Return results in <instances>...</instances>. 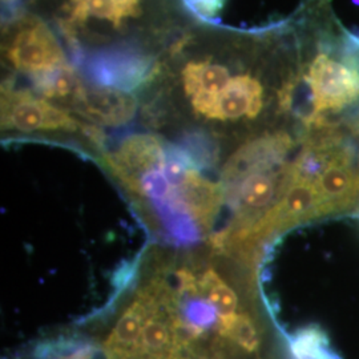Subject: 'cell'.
Instances as JSON below:
<instances>
[{
	"label": "cell",
	"mask_w": 359,
	"mask_h": 359,
	"mask_svg": "<svg viewBox=\"0 0 359 359\" xmlns=\"http://www.w3.org/2000/svg\"><path fill=\"white\" fill-rule=\"evenodd\" d=\"M299 56L292 22L256 31L192 23L156 62L145 90L210 123L255 120L270 99L293 107Z\"/></svg>",
	"instance_id": "6da1fadb"
},
{
	"label": "cell",
	"mask_w": 359,
	"mask_h": 359,
	"mask_svg": "<svg viewBox=\"0 0 359 359\" xmlns=\"http://www.w3.org/2000/svg\"><path fill=\"white\" fill-rule=\"evenodd\" d=\"M100 86H144L156 62L192 25L181 0H31Z\"/></svg>",
	"instance_id": "7a4b0ae2"
},
{
	"label": "cell",
	"mask_w": 359,
	"mask_h": 359,
	"mask_svg": "<svg viewBox=\"0 0 359 359\" xmlns=\"http://www.w3.org/2000/svg\"><path fill=\"white\" fill-rule=\"evenodd\" d=\"M290 22L299 56L297 97L304 95L311 107L306 121L355 103L359 99V36L341 25L332 0H305Z\"/></svg>",
	"instance_id": "3957f363"
},
{
	"label": "cell",
	"mask_w": 359,
	"mask_h": 359,
	"mask_svg": "<svg viewBox=\"0 0 359 359\" xmlns=\"http://www.w3.org/2000/svg\"><path fill=\"white\" fill-rule=\"evenodd\" d=\"M1 60L6 79H26L28 90L67 111L88 87L69 63L57 34L34 11L18 13L6 23Z\"/></svg>",
	"instance_id": "277c9868"
},
{
	"label": "cell",
	"mask_w": 359,
	"mask_h": 359,
	"mask_svg": "<svg viewBox=\"0 0 359 359\" xmlns=\"http://www.w3.org/2000/svg\"><path fill=\"white\" fill-rule=\"evenodd\" d=\"M88 123L79 121L69 111L40 97L13 81L1 86V128L23 133L80 132L86 137ZM87 139V137H86Z\"/></svg>",
	"instance_id": "5b68a950"
},
{
	"label": "cell",
	"mask_w": 359,
	"mask_h": 359,
	"mask_svg": "<svg viewBox=\"0 0 359 359\" xmlns=\"http://www.w3.org/2000/svg\"><path fill=\"white\" fill-rule=\"evenodd\" d=\"M292 145L290 137L278 132L245 144L231 156L222 172V184L234 185L248 175L274 167Z\"/></svg>",
	"instance_id": "8992f818"
},
{
	"label": "cell",
	"mask_w": 359,
	"mask_h": 359,
	"mask_svg": "<svg viewBox=\"0 0 359 359\" xmlns=\"http://www.w3.org/2000/svg\"><path fill=\"white\" fill-rule=\"evenodd\" d=\"M137 107L136 99L126 90L88 84L72 112L95 124L121 126L128 123Z\"/></svg>",
	"instance_id": "52a82bcc"
},
{
	"label": "cell",
	"mask_w": 359,
	"mask_h": 359,
	"mask_svg": "<svg viewBox=\"0 0 359 359\" xmlns=\"http://www.w3.org/2000/svg\"><path fill=\"white\" fill-rule=\"evenodd\" d=\"M175 189L193 221L200 229L208 231L224 197L222 185L210 182L197 169H192L185 181Z\"/></svg>",
	"instance_id": "ba28073f"
},
{
	"label": "cell",
	"mask_w": 359,
	"mask_h": 359,
	"mask_svg": "<svg viewBox=\"0 0 359 359\" xmlns=\"http://www.w3.org/2000/svg\"><path fill=\"white\" fill-rule=\"evenodd\" d=\"M277 189V173L270 169L248 175L238 182L237 208L244 216L264 209Z\"/></svg>",
	"instance_id": "9c48e42d"
},
{
	"label": "cell",
	"mask_w": 359,
	"mask_h": 359,
	"mask_svg": "<svg viewBox=\"0 0 359 359\" xmlns=\"http://www.w3.org/2000/svg\"><path fill=\"white\" fill-rule=\"evenodd\" d=\"M198 293L216 309L218 317H228L236 313L237 295L215 270H206L198 280Z\"/></svg>",
	"instance_id": "30bf717a"
},
{
	"label": "cell",
	"mask_w": 359,
	"mask_h": 359,
	"mask_svg": "<svg viewBox=\"0 0 359 359\" xmlns=\"http://www.w3.org/2000/svg\"><path fill=\"white\" fill-rule=\"evenodd\" d=\"M218 332L249 351H253L258 345L256 329L250 318L244 314L234 313L228 317H219Z\"/></svg>",
	"instance_id": "8fae6325"
},
{
	"label": "cell",
	"mask_w": 359,
	"mask_h": 359,
	"mask_svg": "<svg viewBox=\"0 0 359 359\" xmlns=\"http://www.w3.org/2000/svg\"><path fill=\"white\" fill-rule=\"evenodd\" d=\"M292 351L295 359H339L329 348L326 337L317 330H305L295 335Z\"/></svg>",
	"instance_id": "7c38bea8"
},
{
	"label": "cell",
	"mask_w": 359,
	"mask_h": 359,
	"mask_svg": "<svg viewBox=\"0 0 359 359\" xmlns=\"http://www.w3.org/2000/svg\"><path fill=\"white\" fill-rule=\"evenodd\" d=\"M355 184L354 175L346 168V163L335 164L323 170L320 176V188L329 196H339L353 188Z\"/></svg>",
	"instance_id": "4fadbf2b"
},
{
	"label": "cell",
	"mask_w": 359,
	"mask_h": 359,
	"mask_svg": "<svg viewBox=\"0 0 359 359\" xmlns=\"http://www.w3.org/2000/svg\"><path fill=\"white\" fill-rule=\"evenodd\" d=\"M3 1H4V3H7V4H10V3H15L16 0H3Z\"/></svg>",
	"instance_id": "5bb4252c"
}]
</instances>
